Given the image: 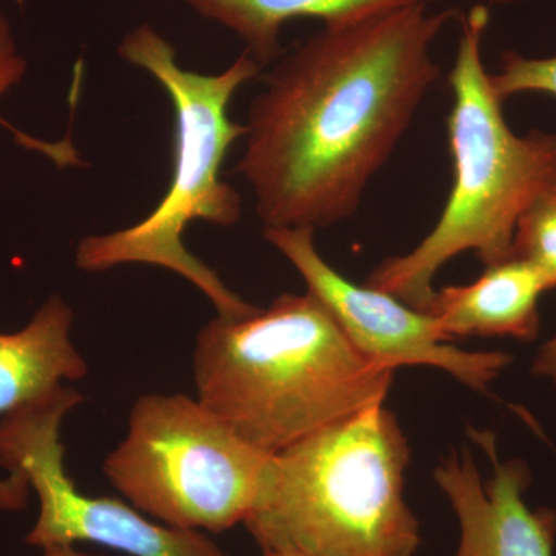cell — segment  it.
<instances>
[{
  "instance_id": "17",
  "label": "cell",
  "mask_w": 556,
  "mask_h": 556,
  "mask_svg": "<svg viewBox=\"0 0 556 556\" xmlns=\"http://www.w3.org/2000/svg\"><path fill=\"white\" fill-rule=\"evenodd\" d=\"M42 552L43 556H101L87 554L75 546H49L42 548Z\"/></svg>"
},
{
  "instance_id": "12",
  "label": "cell",
  "mask_w": 556,
  "mask_h": 556,
  "mask_svg": "<svg viewBox=\"0 0 556 556\" xmlns=\"http://www.w3.org/2000/svg\"><path fill=\"white\" fill-rule=\"evenodd\" d=\"M208 21L236 33L244 53L262 67L283 54L281 28L300 17L324 25L364 20L383 11L412 5H433L438 0H179Z\"/></svg>"
},
{
  "instance_id": "7",
  "label": "cell",
  "mask_w": 556,
  "mask_h": 556,
  "mask_svg": "<svg viewBox=\"0 0 556 556\" xmlns=\"http://www.w3.org/2000/svg\"><path fill=\"white\" fill-rule=\"evenodd\" d=\"M86 401L61 386L0 420V466L27 481L39 517L25 543L46 548L98 544L129 556H228L203 532L146 517L116 497L80 493L65 470L64 417Z\"/></svg>"
},
{
  "instance_id": "8",
  "label": "cell",
  "mask_w": 556,
  "mask_h": 556,
  "mask_svg": "<svg viewBox=\"0 0 556 556\" xmlns=\"http://www.w3.org/2000/svg\"><path fill=\"white\" fill-rule=\"evenodd\" d=\"M308 228L263 229V237L299 270L306 291L324 303L358 353L379 367L427 365L444 369L471 390L486 387L510 364L506 353L450 345L437 318L365 285H356L318 254Z\"/></svg>"
},
{
  "instance_id": "18",
  "label": "cell",
  "mask_w": 556,
  "mask_h": 556,
  "mask_svg": "<svg viewBox=\"0 0 556 556\" xmlns=\"http://www.w3.org/2000/svg\"><path fill=\"white\" fill-rule=\"evenodd\" d=\"M473 2L489 7L490 3H496V5H507V3L519 2V0H473Z\"/></svg>"
},
{
  "instance_id": "2",
  "label": "cell",
  "mask_w": 556,
  "mask_h": 556,
  "mask_svg": "<svg viewBox=\"0 0 556 556\" xmlns=\"http://www.w3.org/2000/svg\"><path fill=\"white\" fill-rule=\"evenodd\" d=\"M192 362L201 404L269 455L386 402L394 378L351 345L308 291L278 295L244 317L212 318Z\"/></svg>"
},
{
  "instance_id": "3",
  "label": "cell",
  "mask_w": 556,
  "mask_h": 556,
  "mask_svg": "<svg viewBox=\"0 0 556 556\" xmlns=\"http://www.w3.org/2000/svg\"><path fill=\"white\" fill-rule=\"evenodd\" d=\"M489 7L463 20L450 72L447 116L453 186L437 226L405 255L383 260L367 285L426 311L445 263L473 251L485 266L511 258L515 229L527 207L556 188V134H515L503 115L482 60Z\"/></svg>"
},
{
  "instance_id": "16",
  "label": "cell",
  "mask_w": 556,
  "mask_h": 556,
  "mask_svg": "<svg viewBox=\"0 0 556 556\" xmlns=\"http://www.w3.org/2000/svg\"><path fill=\"white\" fill-rule=\"evenodd\" d=\"M533 372L552 379L556 383V336L541 348L533 364Z\"/></svg>"
},
{
  "instance_id": "6",
  "label": "cell",
  "mask_w": 556,
  "mask_h": 556,
  "mask_svg": "<svg viewBox=\"0 0 556 556\" xmlns=\"http://www.w3.org/2000/svg\"><path fill=\"white\" fill-rule=\"evenodd\" d=\"M269 453L252 447L186 394H146L129 430L105 457L110 484L163 525L219 533L247 519Z\"/></svg>"
},
{
  "instance_id": "9",
  "label": "cell",
  "mask_w": 556,
  "mask_h": 556,
  "mask_svg": "<svg viewBox=\"0 0 556 556\" xmlns=\"http://www.w3.org/2000/svg\"><path fill=\"white\" fill-rule=\"evenodd\" d=\"M477 438L493 464L485 482L468 452L452 453L434 470V481L459 519L456 556H554L556 514L527 506L529 468L521 459L500 463L492 434Z\"/></svg>"
},
{
  "instance_id": "11",
  "label": "cell",
  "mask_w": 556,
  "mask_h": 556,
  "mask_svg": "<svg viewBox=\"0 0 556 556\" xmlns=\"http://www.w3.org/2000/svg\"><path fill=\"white\" fill-rule=\"evenodd\" d=\"M551 281L532 263L511 257L485 266L477 280L434 292L427 313L450 339L532 340L540 329V299Z\"/></svg>"
},
{
  "instance_id": "13",
  "label": "cell",
  "mask_w": 556,
  "mask_h": 556,
  "mask_svg": "<svg viewBox=\"0 0 556 556\" xmlns=\"http://www.w3.org/2000/svg\"><path fill=\"white\" fill-rule=\"evenodd\" d=\"M511 257L532 263L556 288V188L538 197L519 217Z\"/></svg>"
},
{
  "instance_id": "4",
  "label": "cell",
  "mask_w": 556,
  "mask_h": 556,
  "mask_svg": "<svg viewBox=\"0 0 556 556\" xmlns=\"http://www.w3.org/2000/svg\"><path fill=\"white\" fill-rule=\"evenodd\" d=\"M119 56L153 76L175 113L174 172L169 188L148 217L115 232L79 240L75 263L84 273H105L126 265H149L186 278L211 300L218 317L248 316L257 306L226 287L222 277L186 248L193 222L236 225L241 197L222 178L229 150L247 137V124L229 118V104L243 84L257 78L262 65L241 54L225 72L203 75L179 65L177 50L152 25L124 36Z\"/></svg>"
},
{
  "instance_id": "10",
  "label": "cell",
  "mask_w": 556,
  "mask_h": 556,
  "mask_svg": "<svg viewBox=\"0 0 556 556\" xmlns=\"http://www.w3.org/2000/svg\"><path fill=\"white\" fill-rule=\"evenodd\" d=\"M73 309L51 295L21 331L0 332V415L46 396L65 382L86 378V358L72 342ZM30 485L11 475L0 478V511L25 510Z\"/></svg>"
},
{
  "instance_id": "1",
  "label": "cell",
  "mask_w": 556,
  "mask_h": 556,
  "mask_svg": "<svg viewBox=\"0 0 556 556\" xmlns=\"http://www.w3.org/2000/svg\"><path fill=\"white\" fill-rule=\"evenodd\" d=\"M455 16L404 7L324 25L283 51L249 109L236 169L263 229L331 228L356 214L439 79L431 49Z\"/></svg>"
},
{
  "instance_id": "19",
  "label": "cell",
  "mask_w": 556,
  "mask_h": 556,
  "mask_svg": "<svg viewBox=\"0 0 556 556\" xmlns=\"http://www.w3.org/2000/svg\"><path fill=\"white\" fill-rule=\"evenodd\" d=\"M263 556H303V555L288 554V552H263Z\"/></svg>"
},
{
  "instance_id": "14",
  "label": "cell",
  "mask_w": 556,
  "mask_h": 556,
  "mask_svg": "<svg viewBox=\"0 0 556 556\" xmlns=\"http://www.w3.org/2000/svg\"><path fill=\"white\" fill-rule=\"evenodd\" d=\"M25 72H27V61L22 58L20 50H17L16 40H14L13 33H11L10 22L7 21L5 14L0 10V98L9 93L14 86H17L24 79ZM0 126L5 127L13 134L14 141L21 148L42 153L60 167L84 166L78 150L70 139L61 142H47L42 139L33 138L30 135L11 126L2 116H0Z\"/></svg>"
},
{
  "instance_id": "5",
  "label": "cell",
  "mask_w": 556,
  "mask_h": 556,
  "mask_svg": "<svg viewBox=\"0 0 556 556\" xmlns=\"http://www.w3.org/2000/svg\"><path fill=\"white\" fill-rule=\"evenodd\" d=\"M409 445L386 402L270 456L243 525L263 552L413 556L419 522L404 497Z\"/></svg>"
},
{
  "instance_id": "15",
  "label": "cell",
  "mask_w": 556,
  "mask_h": 556,
  "mask_svg": "<svg viewBox=\"0 0 556 556\" xmlns=\"http://www.w3.org/2000/svg\"><path fill=\"white\" fill-rule=\"evenodd\" d=\"M497 100L504 102L519 93H544L556 98V56L529 58L517 51L501 56V68L490 75Z\"/></svg>"
}]
</instances>
